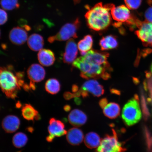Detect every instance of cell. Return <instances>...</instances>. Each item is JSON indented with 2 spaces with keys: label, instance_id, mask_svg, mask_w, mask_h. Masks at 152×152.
I'll return each instance as SVG.
<instances>
[{
  "label": "cell",
  "instance_id": "7402d4cb",
  "mask_svg": "<svg viewBox=\"0 0 152 152\" xmlns=\"http://www.w3.org/2000/svg\"><path fill=\"white\" fill-rule=\"evenodd\" d=\"M22 114L24 118L28 121L38 120L41 118L37 110L29 104H24L23 106Z\"/></svg>",
  "mask_w": 152,
  "mask_h": 152
},
{
  "label": "cell",
  "instance_id": "603a6c76",
  "mask_svg": "<svg viewBox=\"0 0 152 152\" xmlns=\"http://www.w3.org/2000/svg\"><path fill=\"white\" fill-rule=\"evenodd\" d=\"M101 142L100 136L96 133L89 132L85 137V144L89 149H94L98 147L99 146Z\"/></svg>",
  "mask_w": 152,
  "mask_h": 152
},
{
  "label": "cell",
  "instance_id": "30bf717a",
  "mask_svg": "<svg viewBox=\"0 0 152 152\" xmlns=\"http://www.w3.org/2000/svg\"><path fill=\"white\" fill-rule=\"evenodd\" d=\"M110 11L112 18L118 22H126L130 24L134 18L126 6L121 5L115 7L114 5Z\"/></svg>",
  "mask_w": 152,
  "mask_h": 152
},
{
  "label": "cell",
  "instance_id": "d6a6232c",
  "mask_svg": "<svg viewBox=\"0 0 152 152\" xmlns=\"http://www.w3.org/2000/svg\"><path fill=\"white\" fill-rule=\"evenodd\" d=\"M72 90L74 93L77 92L79 91V87L77 85H74L72 86Z\"/></svg>",
  "mask_w": 152,
  "mask_h": 152
},
{
  "label": "cell",
  "instance_id": "5b68a950",
  "mask_svg": "<svg viewBox=\"0 0 152 152\" xmlns=\"http://www.w3.org/2000/svg\"><path fill=\"white\" fill-rule=\"evenodd\" d=\"M80 26L79 19L77 18L72 23L64 24L56 35L49 37L48 41L52 43L56 41H65L77 37V32Z\"/></svg>",
  "mask_w": 152,
  "mask_h": 152
},
{
  "label": "cell",
  "instance_id": "44dd1931",
  "mask_svg": "<svg viewBox=\"0 0 152 152\" xmlns=\"http://www.w3.org/2000/svg\"><path fill=\"white\" fill-rule=\"evenodd\" d=\"M121 107L118 104L114 102H110L103 109L104 115L111 119L116 118L121 113Z\"/></svg>",
  "mask_w": 152,
  "mask_h": 152
},
{
  "label": "cell",
  "instance_id": "ac0fdd59",
  "mask_svg": "<svg viewBox=\"0 0 152 152\" xmlns=\"http://www.w3.org/2000/svg\"><path fill=\"white\" fill-rule=\"evenodd\" d=\"M83 138L82 131L77 128L70 129L66 134V140L72 145H79L83 141Z\"/></svg>",
  "mask_w": 152,
  "mask_h": 152
},
{
  "label": "cell",
  "instance_id": "9a60e30c",
  "mask_svg": "<svg viewBox=\"0 0 152 152\" xmlns=\"http://www.w3.org/2000/svg\"><path fill=\"white\" fill-rule=\"evenodd\" d=\"M69 122L73 126L80 127L87 122V117L86 114L81 110L75 109L72 110L68 115Z\"/></svg>",
  "mask_w": 152,
  "mask_h": 152
},
{
  "label": "cell",
  "instance_id": "ffe728a7",
  "mask_svg": "<svg viewBox=\"0 0 152 152\" xmlns=\"http://www.w3.org/2000/svg\"><path fill=\"white\" fill-rule=\"evenodd\" d=\"M101 50L105 51L117 48L118 46V42L115 36L110 35L104 37L99 41Z\"/></svg>",
  "mask_w": 152,
  "mask_h": 152
},
{
  "label": "cell",
  "instance_id": "83f0119b",
  "mask_svg": "<svg viewBox=\"0 0 152 152\" xmlns=\"http://www.w3.org/2000/svg\"><path fill=\"white\" fill-rule=\"evenodd\" d=\"M128 8L130 10L137 9L141 5L142 0H124Z\"/></svg>",
  "mask_w": 152,
  "mask_h": 152
},
{
  "label": "cell",
  "instance_id": "52a82bcc",
  "mask_svg": "<svg viewBox=\"0 0 152 152\" xmlns=\"http://www.w3.org/2000/svg\"><path fill=\"white\" fill-rule=\"evenodd\" d=\"M136 26L138 29L136 35L145 46L152 47V23L147 21L141 22L137 19Z\"/></svg>",
  "mask_w": 152,
  "mask_h": 152
},
{
  "label": "cell",
  "instance_id": "7c38bea8",
  "mask_svg": "<svg viewBox=\"0 0 152 152\" xmlns=\"http://www.w3.org/2000/svg\"><path fill=\"white\" fill-rule=\"evenodd\" d=\"M78 47L73 39H69L66 44L65 52L64 54V63L68 64L73 63L78 54Z\"/></svg>",
  "mask_w": 152,
  "mask_h": 152
},
{
  "label": "cell",
  "instance_id": "4dcf8cb0",
  "mask_svg": "<svg viewBox=\"0 0 152 152\" xmlns=\"http://www.w3.org/2000/svg\"><path fill=\"white\" fill-rule=\"evenodd\" d=\"M99 105L102 109H103L104 107L107 105L108 103V100L107 98H104L100 100L99 102Z\"/></svg>",
  "mask_w": 152,
  "mask_h": 152
},
{
  "label": "cell",
  "instance_id": "f546056e",
  "mask_svg": "<svg viewBox=\"0 0 152 152\" xmlns=\"http://www.w3.org/2000/svg\"><path fill=\"white\" fill-rule=\"evenodd\" d=\"M146 21L152 23V7L148 8L144 14Z\"/></svg>",
  "mask_w": 152,
  "mask_h": 152
},
{
  "label": "cell",
  "instance_id": "8992f818",
  "mask_svg": "<svg viewBox=\"0 0 152 152\" xmlns=\"http://www.w3.org/2000/svg\"><path fill=\"white\" fill-rule=\"evenodd\" d=\"M112 135L107 134L101 142L96 152H124L126 148L119 141L115 131L113 129Z\"/></svg>",
  "mask_w": 152,
  "mask_h": 152
},
{
  "label": "cell",
  "instance_id": "ba28073f",
  "mask_svg": "<svg viewBox=\"0 0 152 152\" xmlns=\"http://www.w3.org/2000/svg\"><path fill=\"white\" fill-rule=\"evenodd\" d=\"M83 56L86 61L91 63L106 67L111 66L107 61L109 54L107 52H102L92 49Z\"/></svg>",
  "mask_w": 152,
  "mask_h": 152
},
{
  "label": "cell",
  "instance_id": "74e56055",
  "mask_svg": "<svg viewBox=\"0 0 152 152\" xmlns=\"http://www.w3.org/2000/svg\"><path fill=\"white\" fill-rule=\"evenodd\" d=\"M74 2V3L75 4H77V3H79L80 1V0H73Z\"/></svg>",
  "mask_w": 152,
  "mask_h": 152
},
{
  "label": "cell",
  "instance_id": "e0dca14e",
  "mask_svg": "<svg viewBox=\"0 0 152 152\" xmlns=\"http://www.w3.org/2000/svg\"><path fill=\"white\" fill-rule=\"evenodd\" d=\"M38 60L41 65L49 66L53 65L56 60L54 53L48 49H42L38 53Z\"/></svg>",
  "mask_w": 152,
  "mask_h": 152
},
{
  "label": "cell",
  "instance_id": "484cf974",
  "mask_svg": "<svg viewBox=\"0 0 152 152\" xmlns=\"http://www.w3.org/2000/svg\"><path fill=\"white\" fill-rule=\"evenodd\" d=\"M28 138L25 134L22 132L16 133L13 137L12 143L15 147L21 148L24 147L27 143Z\"/></svg>",
  "mask_w": 152,
  "mask_h": 152
},
{
  "label": "cell",
  "instance_id": "4fadbf2b",
  "mask_svg": "<svg viewBox=\"0 0 152 152\" xmlns=\"http://www.w3.org/2000/svg\"><path fill=\"white\" fill-rule=\"evenodd\" d=\"M80 89L98 97L103 95L104 92L103 86L94 79L89 80L86 81Z\"/></svg>",
  "mask_w": 152,
  "mask_h": 152
},
{
  "label": "cell",
  "instance_id": "277c9868",
  "mask_svg": "<svg viewBox=\"0 0 152 152\" xmlns=\"http://www.w3.org/2000/svg\"><path fill=\"white\" fill-rule=\"evenodd\" d=\"M121 117L125 124L131 126L138 123L142 118V113L138 96L129 100L123 108Z\"/></svg>",
  "mask_w": 152,
  "mask_h": 152
},
{
  "label": "cell",
  "instance_id": "836d02e7",
  "mask_svg": "<svg viewBox=\"0 0 152 152\" xmlns=\"http://www.w3.org/2000/svg\"><path fill=\"white\" fill-rule=\"evenodd\" d=\"M111 92L113 94H115L117 95H119L121 94V92L118 90H115V89H112L111 90Z\"/></svg>",
  "mask_w": 152,
  "mask_h": 152
},
{
  "label": "cell",
  "instance_id": "d6986e66",
  "mask_svg": "<svg viewBox=\"0 0 152 152\" xmlns=\"http://www.w3.org/2000/svg\"><path fill=\"white\" fill-rule=\"evenodd\" d=\"M28 45L31 50L37 52L42 49L44 41L42 36L37 34L30 35L28 39Z\"/></svg>",
  "mask_w": 152,
  "mask_h": 152
},
{
  "label": "cell",
  "instance_id": "f35d334b",
  "mask_svg": "<svg viewBox=\"0 0 152 152\" xmlns=\"http://www.w3.org/2000/svg\"><path fill=\"white\" fill-rule=\"evenodd\" d=\"M151 73L152 74V63L151 65Z\"/></svg>",
  "mask_w": 152,
  "mask_h": 152
},
{
  "label": "cell",
  "instance_id": "8fae6325",
  "mask_svg": "<svg viewBox=\"0 0 152 152\" xmlns=\"http://www.w3.org/2000/svg\"><path fill=\"white\" fill-rule=\"evenodd\" d=\"M30 83H35L40 82L45 78V70L42 66L38 64H33L30 66L27 71Z\"/></svg>",
  "mask_w": 152,
  "mask_h": 152
},
{
  "label": "cell",
  "instance_id": "d4e9b609",
  "mask_svg": "<svg viewBox=\"0 0 152 152\" xmlns=\"http://www.w3.org/2000/svg\"><path fill=\"white\" fill-rule=\"evenodd\" d=\"M45 89L47 92L52 94H56L59 92L61 85L58 80L50 79L48 80L45 83Z\"/></svg>",
  "mask_w": 152,
  "mask_h": 152
},
{
  "label": "cell",
  "instance_id": "9c48e42d",
  "mask_svg": "<svg viewBox=\"0 0 152 152\" xmlns=\"http://www.w3.org/2000/svg\"><path fill=\"white\" fill-rule=\"evenodd\" d=\"M65 126L62 121L54 118H51L49 121L48 127L49 135L46 138L47 141L52 142L55 137H60L67 134Z\"/></svg>",
  "mask_w": 152,
  "mask_h": 152
},
{
  "label": "cell",
  "instance_id": "1f68e13d",
  "mask_svg": "<svg viewBox=\"0 0 152 152\" xmlns=\"http://www.w3.org/2000/svg\"><path fill=\"white\" fill-rule=\"evenodd\" d=\"M64 99L66 100H69L74 98V94H72L70 92H66L64 94Z\"/></svg>",
  "mask_w": 152,
  "mask_h": 152
},
{
  "label": "cell",
  "instance_id": "e575fe53",
  "mask_svg": "<svg viewBox=\"0 0 152 152\" xmlns=\"http://www.w3.org/2000/svg\"><path fill=\"white\" fill-rule=\"evenodd\" d=\"M71 109V107L69 105H66L64 107V110L66 112H68Z\"/></svg>",
  "mask_w": 152,
  "mask_h": 152
},
{
  "label": "cell",
  "instance_id": "2e32d148",
  "mask_svg": "<svg viewBox=\"0 0 152 152\" xmlns=\"http://www.w3.org/2000/svg\"><path fill=\"white\" fill-rule=\"evenodd\" d=\"M2 127L7 133H12L18 130L20 125V121L18 117L14 115L7 116L3 119Z\"/></svg>",
  "mask_w": 152,
  "mask_h": 152
},
{
  "label": "cell",
  "instance_id": "f1b7e54d",
  "mask_svg": "<svg viewBox=\"0 0 152 152\" xmlns=\"http://www.w3.org/2000/svg\"><path fill=\"white\" fill-rule=\"evenodd\" d=\"M1 25L4 24L7 22V20H8V16H7V13L4 10L1 9Z\"/></svg>",
  "mask_w": 152,
  "mask_h": 152
},
{
  "label": "cell",
  "instance_id": "3957f363",
  "mask_svg": "<svg viewBox=\"0 0 152 152\" xmlns=\"http://www.w3.org/2000/svg\"><path fill=\"white\" fill-rule=\"evenodd\" d=\"M19 79L14 73V67L9 65L7 67L1 68L0 83L2 92L9 98L15 99L20 90Z\"/></svg>",
  "mask_w": 152,
  "mask_h": 152
},
{
  "label": "cell",
  "instance_id": "5bb4252c",
  "mask_svg": "<svg viewBox=\"0 0 152 152\" xmlns=\"http://www.w3.org/2000/svg\"><path fill=\"white\" fill-rule=\"evenodd\" d=\"M9 37L11 42L14 44L21 45L27 40L28 34L26 30L23 28L15 27L10 32Z\"/></svg>",
  "mask_w": 152,
  "mask_h": 152
},
{
  "label": "cell",
  "instance_id": "7a4b0ae2",
  "mask_svg": "<svg viewBox=\"0 0 152 152\" xmlns=\"http://www.w3.org/2000/svg\"><path fill=\"white\" fill-rule=\"evenodd\" d=\"M74 68L81 71L80 75L83 79H99L102 78L106 80L109 77L113 69L110 67L96 65L87 62L81 56L76 59L72 63Z\"/></svg>",
  "mask_w": 152,
  "mask_h": 152
},
{
  "label": "cell",
  "instance_id": "d590c367",
  "mask_svg": "<svg viewBox=\"0 0 152 152\" xmlns=\"http://www.w3.org/2000/svg\"><path fill=\"white\" fill-rule=\"evenodd\" d=\"M79 97H76L75 98V103L76 104H80L81 103V100L79 98H78Z\"/></svg>",
  "mask_w": 152,
  "mask_h": 152
},
{
  "label": "cell",
  "instance_id": "6da1fadb",
  "mask_svg": "<svg viewBox=\"0 0 152 152\" xmlns=\"http://www.w3.org/2000/svg\"><path fill=\"white\" fill-rule=\"evenodd\" d=\"M114 5L113 4L103 5L99 3L89 10L85 15L89 28L95 31H100L109 27L112 22L110 11Z\"/></svg>",
  "mask_w": 152,
  "mask_h": 152
},
{
  "label": "cell",
  "instance_id": "4316f807",
  "mask_svg": "<svg viewBox=\"0 0 152 152\" xmlns=\"http://www.w3.org/2000/svg\"><path fill=\"white\" fill-rule=\"evenodd\" d=\"M2 7L5 10H12L20 7L18 0H1Z\"/></svg>",
  "mask_w": 152,
  "mask_h": 152
},
{
  "label": "cell",
  "instance_id": "8d00e7d4",
  "mask_svg": "<svg viewBox=\"0 0 152 152\" xmlns=\"http://www.w3.org/2000/svg\"><path fill=\"white\" fill-rule=\"evenodd\" d=\"M16 107L17 108H19L21 107V106H22V104L20 103V102H18V103L16 104Z\"/></svg>",
  "mask_w": 152,
  "mask_h": 152
},
{
  "label": "cell",
  "instance_id": "cb8c5ba5",
  "mask_svg": "<svg viewBox=\"0 0 152 152\" xmlns=\"http://www.w3.org/2000/svg\"><path fill=\"white\" fill-rule=\"evenodd\" d=\"M93 45V39L91 35L86 36L83 39L81 40L78 43L77 47L81 56H85L92 48Z\"/></svg>",
  "mask_w": 152,
  "mask_h": 152
},
{
  "label": "cell",
  "instance_id": "ab89813d",
  "mask_svg": "<svg viewBox=\"0 0 152 152\" xmlns=\"http://www.w3.org/2000/svg\"></svg>",
  "mask_w": 152,
  "mask_h": 152
}]
</instances>
